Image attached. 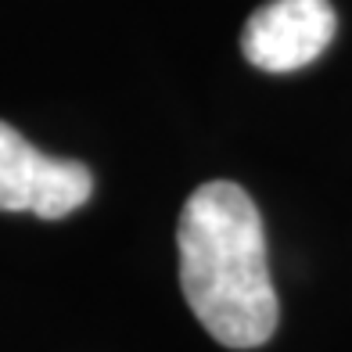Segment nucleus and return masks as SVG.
<instances>
[{"mask_svg": "<svg viewBox=\"0 0 352 352\" xmlns=\"http://www.w3.org/2000/svg\"><path fill=\"white\" fill-rule=\"evenodd\" d=\"M176 248L184 298L219 345L255 349L274 338L280 306L266 263L263 216L241 187L201 184L180 212Z\"/></svg>", "mask_w": 352, "mask_h": 352, "instance_id": "1", "label": "nucleus"}, {"mask_svg": "<svg viewBox=\"0 0 352 352\" xmlns=\"http://www.w3.org/2000/svg\"><path fill=\"white\" fill-rule=\"evenodd\" d=\"M94 195V176L83 162L36 151L14 126L0 122V212H33L65 219Z\"/></svg>", "mask_w": 352, "mask_h": 352, "instance_id": "2", "label": "nucleus"}, {"mask_svg": "<svg viewBox=\"0 0 352 352\" xmlns=\"http://www.w3.org/2000/svg\"><path fill=\"white\" fill-rule=\"evenodd\" d=\"M331 0H270L245 22L241 51L263 72L306 69L334 40Z\"/></svg>", "mask_w": 352, "mask_h": 352, "instance_id": "3", "label": "nucleus"}]
</instances>
